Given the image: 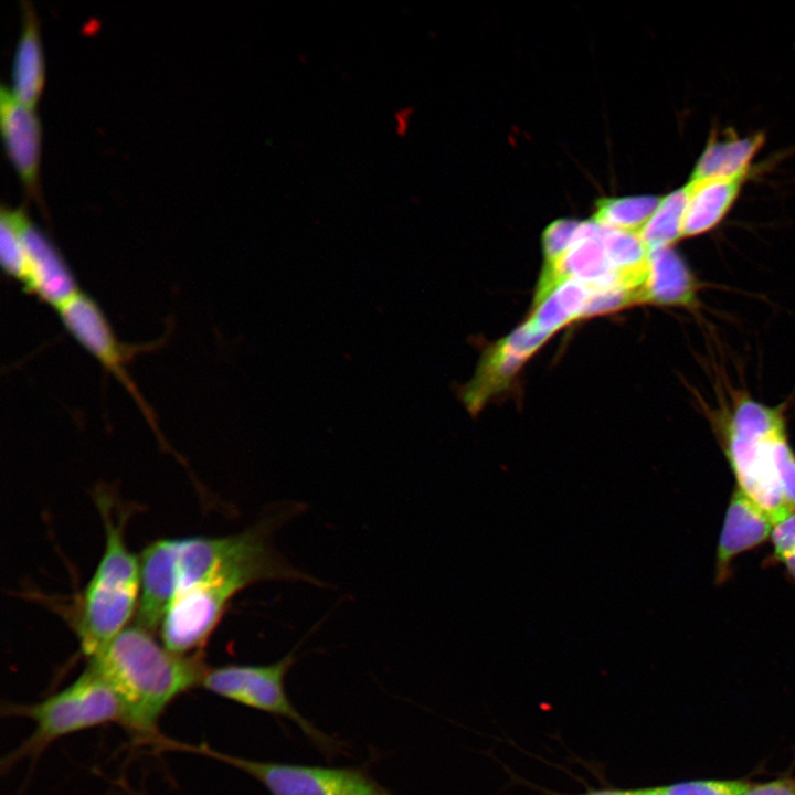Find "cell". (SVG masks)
<instances>
[{
  "instance_id": "14",
  "label": "cell",
  "mask_w": 795,
  "mask_h": 795,
  "mask_svg": "<svg viewBox=\"0 0 795 795\" xmlns=\"http://www.w3.org/2000/svg\"><path fill=\"white\" fill-rule=\"evenodd\" d=\"M529 356L509 337L489 347L483 354L475 377L463 389L462 399L471 413L478 412L492 395L507 388Z\"/></svg>"
},
{
  "instance_id": "4",
  "label": "cell",
  "mask_w": 795,
  "mask_h": 795,
  "mask_svg": "<svg viewBox=\"0 0 795 795\" xmlns=\"http://www.w3.org/2000/svg\"><path fill=\"white\" fill-rule=\"evenodd\" d=\"M2 716L28 718L35 724L32 733L2 760V770L24 759H36L50 744L68 734L110 722L121 723L117 696L88 667L71 685L42 701L3 704Z\"/></svg>"
},
{
  "instance_id": "19",
  "label": "cell",
  "mask_w": 795,
  "mask_h": 795,
  "mask_svg": "<svg viewBox=\"0 0 795 795\" xmlns=\"http://www.w3.org/2000/svg\"><path fill=\"white\" fill-rule=\"evenodd\" d=\"M687 197V189L682 187L660 199L656 210L639 231L649 250L671 246L674 242L682 239Z\"/></svg>"
},
{
  "instance_id": "26",
  "label": "cell",
  "mask_w": 795,
  "mask_h": 795,
  "mask_svg": "<svg viewBox=\"0 0 795 795\" xmlns=\"http://www.w3.org/2000/svg\"><path fill=\"white\" fill-rule=\"evenodd\" d=\"M630 795H667L659 786L630 788Z\"/></svg>"
},
{
  "instance_id": "9",
  "label": "cell",
  "mask_w": 795,
  "mask_h": 795,
  "mask_svg": "<svg viewBox=\"0 0 795 795\" xmlns=\"http://www.w3.org/2000/svg\"><path fill=\"white\" fill-rule=\"evenodd\" d=\"M176 539L151 542L140 556V593L136 624L158 630L172 603Z\"/></svg>"
},
{
  "instance_id": "24",
  "label": "cell",
  "mask_w": 795,
  "mask_h": 795,
  "mask_svg": "<svg viewBox=\"0 0 795 795\" xmlns=\"http://www.w3.org/2000/svg\"><path fill=\"white\" fill-rule=\"evenodd\" d=\"M742 795H795V777L752 784Z\"/></svg>"
},
{
  "instance_id": "15",
  "label": "cell",
  "mask_w": 795,
  "mask_h": 795,
  "mask_svg": "<svg viewBox=\"0 0 795 795\" xmlns=\"http://www.w3.org/2000/svg\"><path fill=\"white\" fill-rule=\"evenodd\" d=\"M763 140L762 134L742 138L735 132H728L721 139H710L690 180L746 177L751 161Z\"/></svg>"
},
{
  "instance_id": "12",
  "label": "cell",
  "mask_w": 795,
  "mask_h": 795,
  "mask_svg": "<svg viewBox=\"0 0 795 795\" xmlns=\"http://www.w3.org/2000/svg\"><path fill=\"white\" fill-rule=\"evenodd\" d=\"M698 283L683 259L671 246L649 250L644 303L692 307Z\"/></svg>"
},
{
  "instance_id": "17",
  "label": "cell",
  "mask_w": 795,
  "mask_h": 795,
  "mask_svg": "<svg viewBox=\"0 0 795 795\" xmlns=\"http://www.w3.org/2000/svg\"><path fill=\"white\" fill-rule=\"evenodd\" d=\"M591 288L576 280L562 282L542 303L532 307L527 319L536 328L552 336L558 329L582 318Z\"/></svg>"
},
{
  "instance_id": "7",
  "label": "cell",
  "mask_w": 795,
  "mask_h": 795,
  "mask_svg": "<svg viewBox=\"0 0 795 795\" xmlns=\"http://www.w3.org/2000/svg\"><path fill=\"white\" fill-rule=\"evenodd\" d=\"M67 332L130 393L155 433L157 423L150 406L130 378L126 362L132 350L120 343L98 304L81 292L57 311Z\"/></svg>"
},
{
  "instance_id": "5",
  "label": "cell",
  "mask_w": 795,
  "mask_h": 795,
  "mask_svg": "<svg viewBox=\"0 0 795 795\" xmlns=\"http://www.w3.org/2000/svg\"><path fill=\"white\" fill-rule=\"evenodd\" d=\"M296 660L292 651L269 665L208 667L201 687L245 707L286 718L320 751L335 753L340 743L304 718L287 696L285 678Z\"/></svg>"
},
{
  "instance_id": "6",
  "label": "cell",
  "mask_w": 795,
  "mask_h": 795,
  "mask_svg": "<svg viewBox=\"0 0 795 795\" xmlns=\"http://www.w3.org/2000/svg\"><path fill=\"white\" fill-rule=\"evenodd\" d=\"M168 748L193 751L234 766L273 795H394L360 768L253 761L221 753L205 743L192 746L169 740Z\"/></svg>"
},
{
  "instance_id": "2",
  "label": "cell",
  "mask_w": 795,
  "mask_h": 795,
  "mask_svg": "<svg viewBox=\"0 0 795 795\" xmlns=\"http://www.w3.org/2000/svg\"><path fill=\"white\" fill-rule=\"evenodd\" d=\"M724 424L723 449L738 487L780 522L795 511V454L783 407L741 396Z\"/></svg>"
},
{
  "instance_id": "8",
  "label": "cell",
  "mask_w": 795,
  "mask_h": 795,
  "mask_svg": "<svg viewBox=\"0 0 795 795\" xmlns=\"http://www.w3.org/2000/svg\"><path fill=\"white\" fill-rule=\"evenodd\" d=\"M24 251L26 274L22 288L56 311L82 290L70 266L52 241L17 210Z\"/></svg>"
},
{
  "instance_id": "11",
  "label": "cell",
  "mask_w": 795,
  "mask_h": 795,
  "mask_svg": "<svg viewBox=\"0 0 795 795\" xmlns=\"http://www.w3.org/2000/svg\"><path fill=\"white\" fill-rule=\"evenodd\" d=\"M0 126L9 158L22 181L33 190L40 152L39 120L33 108L21 104L6 86L0 89Z\"/></svg>"
},
{
  "instance_id": "20",
  "label": "cell",
  "mask_w": 795,
  "mask_h": 795,
  "mask_svg": "<svg viewBox=\"0 0 795 795\" xmlns=\"http://www.w3.org/2000/svg\"><path fill=\"white\" fill-rule=\"evenodd\" d=\"M0 262L4 274L22 286L26 274V263L17 210L4 208L1 210Z\"/></svg>"
},
{
  "instance_id": "18",
  "label": "cell",
  "mask_w": 795,
  "mask_h": 795,
  "mask_svg": "<svg viewBox=\"0 0 795 795\" xmlns=\"http://www.w3.org/2000/svg\"><path fill=\"white\" fill-rule=\"evenodd\" d=\"M660 199L654 195L603 198L596 202L591 220L607 229L639 232Z\"/></svg>"
},
{
  "instance_id": "10",
  "label": "cell",
  "mask_w": 795,
  "mask_h": 795,
  "mask_svg": "<svg viewBox=\"0 0 795 795\" xmlns=\"http://www.w3.org/2000/svg\"><path fill=\"white\" fill-rule=\"evenodd\" d=\"M774 523L766 512L739 487L727 509L717 550V582L725 581L731 561L771 537Z\"/></svg>"
},
{
  "instance_id": "1",
  "label": "cell",
  "mask_w": 795,
  "mask_h": 795,
  "mask_svg": "<svg viewBox=\"0 0 795 795\" xmlns=\"http://www.w3.org/2000/svg\"><path fill=\"white\" fill-rule=\"evenodd\" d=\"M88 668L118 698L121 725L140 742L153 744L158 723L181 695L201 687L208 666L200 655H181L159 643L152 632L128 625L96 655Z\"/></svg>"
},
{
  "instance_id": "3",
  "label": "cell",
  "mask_w": 795,
  "mask_h": 795,
  "mask_svg": "<svg viewBox=\"0 0 795 795\" xmlns=\"http://www.w3.org/2000/svg\"><path fill=\"white\" fill-rule=\"evenodd\" d=\"M105 523V549L81 602L76 633L88 658L125 627L138 607L140 562L129 551L121 522H114L106 501H98Z\"/></svg>"
},
{
  "instance_id": "13",
  "label": "cell",
  "mask_w": 795,
  "mask_h": 795,
  "mask_svg": "<svg viewBox=\"0 0 795 795\" xmlns=\"http://www.w3.org/2000/svg\"><path fill=\"white\" fill-rule=\"evenodd\" d=\"M745 177L689 180L682 237L700 235L718 225L733 205Z\"/></svg>"
},
{
  "instance_id": "25",
  "label": "cell",
  "mask_w": 795,
  "mask_h": 795,
  "mask_svg": "<svg viewBox=\"0 0 795 795\" xmlns=\"http://www.w3.org/2000/svg\"><path fill=\"white\" fill-rule=\"evenodd\" d=\"M542 791L544 793H548L551 795H630V789L617 788V787H613V786L600 787V788L587 787L585 792L577 793V794H558V793H552L550 791H544V789H542Z\"/></svg>"
},
{
  "instance_id": "16",
  "label": "cell",
  "mask_w": 795,
  "mask_h": 795,
  "mask_svg": "<svg viewBox=\"0 0 795 795\" xmlns=\"http://www.w3.org/2000/svg\"><path fill=\"white\" fill-rule=\"evenodd\" d=\"M43 85V60L35 18L24 8L23 28L12 67V95L33 108Z\"/></svg>"
},
{
  "instance_id": "21",
  "label": "cell",
  "mask_w": 795,
  "mask_h": 795,
  "mask_svg": "<svg viewBox=\"0 0 795 795\" xmlns=\"http://www.w3.org/2000/svg\"><path fill=\"white\" fill-rule=\"evenodd\" d=\"M582 222L561 219L552 222L543 232L544 265L541 273L551 272L574 243Z\"/></svg>"
},
{
  "instance_id": "23",
  "label": "cell",
  "mask_w": 795,
  "mask_h": 795,
  "mask_svg": "<svg viewBox=\"0 0 795 795\" xmlns=\"http://www.w3.org/2000/svg\"><path fill=\"white\" fill-rule=\"evenodd\" d=\"M771 538L773 558L784 563L787 572L795 577V511L774 524Z\"/></svg>"
},
{
  "instance_id": "22",
  "label": "cell",
  "mask_w": 795,
  "mask_h": 795,
  "mask_svg": "<svg viewBox=\"0 0 795 795\" xmlns=\"http://www.w3.org/2000/svg\"><path fill=\"white\" fill-rule=\"evenodd\" d=\"M752 784L745 780H693L659 787L667 795H742Z\"/></svg>"
}]
</instances>
